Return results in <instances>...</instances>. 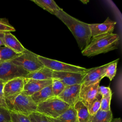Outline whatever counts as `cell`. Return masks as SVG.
Listing matches in <instances>:
<instances>
[{"label":"cell","instance_id":"cell-1","mask_svg":"<svg viewBox=\"0 0 122 122\" xmlns=\"http://www.w3.org/2000/svg\"><path fill=\"white\" fill-rule=\"evenodd\" d=\"M67 26L74 36L80 49L82 51L92 40L89 24L81 21L61 9L55 15Z\"/></svg>","mask_w":122,"mask_h":122},{"label":"cell","instance_id":"cell-2","mask_svg":"<svg viewBox=\"0 0 122 122\" xmlns=\"http://www.w3.org/2000/svg\"><path fill=\"white\" fill-rule=\"evenodd\" d=\"M120 37L116 33H110L92 39L86 47L81 51L83 56L88 57L107 53L117 49Z\"/></svg>","mask_w":122,"mask_h":122},{"label":"cell","instance_id":"cell-3","mask_svg":"<svg viewBox=\"0 0 122 122\" xmlns=\"http://www.w3.org/2000/svg\"><path fill=\"white\" fill-rule=\"evenodd\" d=\"M8 110L10 112L28 116L36 112L37 104L32 100L31 96L21 92L14 95L5 98Z\"/></svg>","mask_w":122,"mask_h":122},{"label":"cell","instance_id":"cell-4","mask_svg":"<svg viewBox=\"0 0 122 122\" xmlns=\"http://www.w3.org/2000/svg\"><path fill=\"white\" fill-rule=\"evenodd\" d=\"M70 106L57 97L54 96L37 104L36 112L46 117L56 118L65 112Z\"/></svg>","mask_w":122,"mask_h":122},{"label":"cell","instance_id":"cell-5","mask_svg":"<svg viewBox=\"0 0 122 122\" xmlns=\"http://www.w3.org/2000/svg\"><path fill=\"white\" fill-rule=\"evenodd\" d=\"M38 56V55L25 49L20 56L10 61L30 73L44 67L39 60Z\"/></svg>","mask_w":122,"mask_h":122},{"label":"cell","instance_id":"cell-6","mask_svg":"<svg viewBox=\"0 0 122 122\" xmlns=\"http://www.w3.org/2000/svg\"><path fill=\"white\" fill-rule=\"evenodd\" d=\"M38 58L45 67L53 71L87 73L91 70V68L87 69L80 66L64 63L40 55L38 56Z\"/></svg>","mask_w":122,"mask_h":122},{"label":"cell","instance_id":"cell-7","mask_svg":"<svg viewBox=\"0 0 122 122\" xmlns=\"http://www.w3.org/2000/svg\"><path fill=\"white\" fill-rule=\"evenodd\" d=\"M28 73V71L10 61L0 63V81L4 83L16 78H25Z\"/></svg>","mask_w":122,"mask_h":122},{"label":"cell","instance_id":"cell-8","mask_svg":"<svg viewBox=\"0 0 122 122\" xmlns=\"http://www.w3.org/2000/svg\"><path fill=\"white\" fill-rule=\"evenodd\" d=\"M86 74L72 72L53 71L52 79L59 80L66 86H71L81 84Z\"/></svg>","mask_w":122,"mask_h":122},{"label":"cell","instance_id":"cell-9","mask_svg":"<svg viewBox=\"0 0 122 122\" xmlns=\"http://www.w3.org/2000/svg\"><path fill=\"white\" fill-rule=\"evenodd\" d=\"M116 24L115 21L107 17L102 23L89 24L92 35V39L112 33Z\"/></svg>","mask_w":122,"mask_h":122},{"label":"cell","instance_id":"cell-10","mask_svg":"<svg viewBox=\"0 0 122 122\" xmlns=\"http://www.w3.org/2000/svg\"><path fill=\"white\" fill-rule=\"evenodd\" d=\"M81 86V84L66 86L63 91L57 97L70 106H74L75 103L80 100Z\"/></svg>","mask_w":122,"mask_h":122},{"label":"cell","instance_id":"cell-11","mask_svg":"<svg viewBox=\"0 0 122 122\" xmlns=\"http://www.w3.org/2000/svg\"><path fill=\"white\" fill-rule=\"evenodd\" d=\"M100 82V81H99L87 86L81 84L79 98L86 106L98 96Z\"/></svg>","mask_w":122,"mask_h":122},{"label":"cell","instance_id":"cell-12","mask_svg":"<svg viewBox=\"0 0 122 122\" xmlns=\"http://www.w3.org/2000/svg\"><path fill=\"white\" fill-rule=\"evenodd\" d=\"M51 83L52 80H37L24 78V85L22 92L26 95L31 96L44 87L51 84Z\"/></svg>","mask_w":122,"mask_h":122},{"label":"cell","instance_id":"cell-13","mask_svg":"<svg viewBox=\"0 0 122 122\" xmlns=\"http://www.w3.org/2000/svg\"><path fill=\"white\" fill-rule=\"evenodd\" d=\"M24 85V78H16L4 83L3 93L5 98L14 95L22 92Z\"/></svg>","mask_w":122,"mask_h":122},{"label":"cell","instance_id":"cell-14","mask_svg":"<svg viewBox=\"0 0 122 122\" xmlns=\"http://www.w3.org/2000/svg\"><path fill=\"white\" fill-rule=\"evenodd\" d=\"M109 64V63L99 67L91 68L90 71L84 77L81 84L87 86L100 81L103 78L106 69Z\"/></svg>","mask_w":122,"mask_h":122},{"label":"cell","instance_id":"cell-15","mask_svg":"<svg viewBox=\"0 0 122 122\" xmlns=\"http://www.w3.org/2000/svg\"><path fill=\"white\" fill-rule=\"evenodd\" d=\"M2 40L4 46L9 48L17 53H22L26 49L10 32H3Z\"/></svg>","mask_w":122,"mask_h":122},{"label":"cell","instance_id":"cell-16","mask_svg":"<svg viewBox=\"0 0 122 122\" xmlns=\"http://www.w3.org/2000/svg\"><path fill=\"white\" fill-rule=\"evenodd\" d=\"M47 118L50 122H79L77 112L73 106H70L65 112L56 118Z\"/></svg>","mask_w":122,"mask_h":122},{"label":"cell","instance_id":"cell-17","mask_svg":"<svg viewBox=\"0 0 122 122\" xmlns=\"http://www.w3.org/2000/svg\"><path fill=\"white\" fill-rule=\"evenodd\" d=\"M53 71L43 67L34 71L29 73L24 78L37 80H52Z\"/></svg>","mask_w":122,"mask_h":122},{"label":"cell","instance_id":"cell-18","mask_svg":"<svg viewBox=\"0 0 122 122\" xmlns=\"http://www.w3.org/2000/svg\"><path fill=\"white\" fill-rule=\"evenodd\" d=\"M30 96L33 101L36 104H38L54 97V95L52 92L51 84L44 87Z\"/></svg>","mask_w":122,"mask_h":122},{"label":"cell","instance_id":"cell-19","mask_svg":"<svg viewBox=\"0 0 122 122\" xmlns=\"http://www.w3.org/2000/svg\"><path fill=\"white\" fill-rule=\"evenodd\" d=\"M77 112L79 122H90L91 116L87 106L80 100H78L73 106Z\"/></svg>","mask_w":122,"mask_h":122},{"label":"cell","instance_id":"cell-20","mask_svg":"<svg viewBox=\"0 0 122 122\" xmlns=\"http://www.w3.org/2000/svg\"><path fill=\"white\" fill-rule=\"evenodd\" d=\"M31 1L53 15H55L61 9L53 0H33Z\"/></svg>","mask_w":122,"mask_h":122},{"label":"cell","instance_id":"cell-21","mask_svg":"<svg viewBox=\"0 0 122 122\" xmlns=\"http://www.w3.org/2000/svg\"><path fill=\"white\" fill-rule=\"evenodd\" d=\"M112 119L111 110L104 111L100 109L94 115L91 116L90 122H111Z\"/></svg>","mask_w":122,"mask_h":122},{"label":"cell","instance_id":"cell-22","mask_svg":"<svg viewBox=\"0 0 122 122\" xmlns=\"http://www.w3.org/2000/svg\"><path fill=\"white\" fill-rule=\"evenodd\" d=\"M21 54L16 53L7 47H0V60L1 62L10 61Z\"/></svg>","mask_w":122,"mask_h":122},{"label":"cell","instance_id":"cell-23","mask_svg":"<svg viewBox=\"0 0 122 122\" xmlns=\"http://www.w3.org/2000/svg\"><path fill=\"white\" fill-rule=\"evenodd\" d=\"M119 61V59L109 62V65L107 67L105 73L103 75L104 77H107L110 81H112L116 75L117 71V66Z\"/></svg>","mask_w":122,"mask_h":122},{"label":"cell","instance_id":"cell-24","mask_svg":"<svg viewBox=\"0 0 122 122\" xmlns=\"http://www.w3.org/2000/svg\"><path fill=\"white\" fill-rule=\"evenodd\" d=\"M102 98V96L98 94L97 97L87 106L88 112L91 116L94 115L100 110Z\"/></svg>","mask_w":122,"mask_h":122},{"label":"cell","instance_id":"cell-25","mask_svg":"<svg viewBox=\"0 0 122 122\" xmlns=\"http://www.w3.org/2000/svg\"><path fill=\"white\" fill-rule=\"evenodd\" d=\"M51 87L54 96L57 97L63 91L66 86L59 80L53 79L52 80Z\"/></svg>","mask_w":122,"mask_h":122},{"label":"cell","instance_id":"cell-26","mask_svg":"<svg viewBox=\"0 0 122 122\" xmlns=\"http://www.w3.org/2000/svg\"><path fill=\"white\" fill-rule=\"evenodd\" d=\"M28 116L31 122H50L46 116L37 112H33Z\"/></svg>","mask_w":122,"mask_h":122},{"label":"cell","instance_id":"cell-27","mask_svg":"<svg viewBox=\"0 0 122 122\" xmlns=\"http://www.w3.org/2000/svg\"><path fill=\"white\" fill-rule=\"evenodd\" d=\"M15 29L6 18H0V32L15 31Z\"/></svg>","mask_w":122,"mask_h":122},{"label":"cell","instance_id":"cell-28","mask_svg":"<svg viewBox=\"0 0 122 122\" xmlns=\"http://www.w3.org/2000/svg\"><path fill=\"white\" fill-rule=\"evenodd\" d=\"M11 122H31L28 116L18 113L10 112Z\"/></svg>","mask_w":122,"mask_h":122},{"label":"cell","instance_id":"cell-29","mask_svg":"<svg viewBox=\"0 0 122 122\" xmlns=\"http://www.w3.org/2000/svg\"><path fill=\"white\" fill-rule=\"evenodd\" d=\"M112 94L108 96L102 97L101 102L100 110L104 111H108L111 110L110 104L112 99Z\"/></svg>","mask_w":122,"mask_h":122},{"label":"cell","instance_id":"cell-30","mask_svg":"<svg viewBox=\"0 0 122 122\" xmlns=\"http://www.w3.org/2000/svg\"><path fill=\"white\" fill-rule=\"evenodd\" d=\"M0 122H11L10 112L8 110L0 107Z\"/></svg>","mask_w":122,"mask_h":122},{"label":"cell","instance_id":"cell-31","mask_svg":"<svg viewBox=\"0 0 122 122\" xmlns=\"http://www.w3.org/2000/svg\"><path fill=\"white\" fill-rule=\"evenodd\" d=\"M4 84V82L0 81V107L8 110L5 102V98L3 93Z\"/></svg>","mask_w":122,"mask_h":122},{"label":"cell","instance_id":"cell-32","mask_svg":"<svg viewBox=\"0 0 122 122\" xmlns=\"http://www.w3.org/2000/svg\"><path fill=\"white\" fill-rule=\"evenodd\" d=\"M98 94L101 95L102 97H103L112 94V92L109 86H99L98 88Z\"/></svg>","mask_w":122,"mask_h":122},{"label":"cell","instance_id":"cell-33","mask_svg":"<svg viewBox=\"0 0 122 122\" xmlns=\"http://www.w3.org/2000/svg\"><path fill=\"white\" fill-rule=\"evenodd\" d=\"M2 34L3 32H0V47H1L2 46H4V43L2 40Z\"/></svg>","mask_w":122,"mask_h":122},{"label":"cell","instance_id":"cell-34","mask_svg":"<svg viewBox=\"0 0 122 122\" xmlns=\"http://www.w3.org/2000/svg\"><path fill=\"white\" fill-rule=\"evenodd\" d=\"M111 122H122V121L120 118H116L112 119Z\"/></svg>","mask_w":122,"mask_h":122},{"label":"cell","instance_id":"cell-35","mask_svg":"<svg viewBox=\"0 0 122 122\" xmlns=\"http://www.w3.org/2000/svg\"><path fill=\"white\" fill-rule=\"evenodd\" d=\"M81 2H82L83 3H84V4H86L87 2H89V0H84V1H82L81 0Z\"/></svg>","mask_w":122,"mask_h":122},{"label":"cell","instance_id":"cell-36","mask_svg":"<svg viewBox=\"0 0 122 122\" xmlns=\"http://www.w3.org/2000/svg\"><path fill=\"white\" fill-rule=\"evenodd\" d=\"M0 62H1V61H0Z\"/></svg>","mask_w":122,"mask_h":122}]
</instances>
